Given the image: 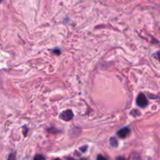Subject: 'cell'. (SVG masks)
I'll use <instances>...</instances> for the list:
<instances>
[{
	"instance_id": "3",
	"label": "cell",
	"mask_w": 160,
	"mask_h": 160,
	"mask_svg": "<svg viewBox=\"0 0 160 160\" xmlns=\"http://www.w3.org/2000/svg\"><path fill=\"white\" fill-rule=\"evenodd\" d=\"M130 132H131V130L128 127H124L119 131L117 134L120 138H126L130 134Z\"/></svg>"
},
{
	"instance_id": "7",
	"label": "cell",
	"mask_w": 160,
	"mask_h": 160,
	"mask_svg": "<svg viewBox=\"0 0 160 160\" xmlns=\"http://www.w3.org/2000/svg\"><path fill=\"white\" fill-rule=\"evenodd\" d=\"M7 160H16V155H15L14 153H11V154L9 155V157H8Z\"/></svg>"
},
{
	"instance_id": "8",
	"label": "cell",
	"mask_w": 160,
	"mask_h": 160,
	"mask_svg": "<svg viewBox=\"0 0 160 160\" xmlns=\"http://www.w3.org/2000/svg\"><path fill=\"white\" fill-rule=\"evenodd\" d=\"M96 160H108V159L106 158H105L104 156H102V155H98V157H97Z\"/></svg>"
},
{
	"instance_id": "2",
	"label": "cell",
	"mask_w": 160,
	"mask_h": 160,
	"mask_svg": "<svg viewBox=\"0 0 160 160\" xmlns=\"http://www.w3.org/2000/svg\"><path fill=\"white\" fill-rule=\"evenodd\" d=\"M73 113L72 112L71 110H66L64 111L62 114L60 115V118L62 119L64 121H70L73 119Z\"/></svg>"
},
{
	"instance_id": "9",
	"label": "cell",
	"mask_w": 160,
	"mask_h": 160,
	"mask_svg": "<svg viewBox=\"0 0 160 160\" xmlns=\"http://www.w3.org/2000/svg\"><path fill=\"white\" fill-rule=\"evenodd\" d=\"M156 57H157V59H158L160 62V51L157 52L156 53Z\"/></svg>"
},
{
	"instance_id": "1",
	"label": "cell",
	"mask_w": 160,
	"mask_h": 160,
	"mask_svg": "<svg viewBox=\"0 0 160 160\" xmlns=\"http://www.w3.org/2000/svg\"><path fill=\"white\" fill-rule=\"evenodd\" d=\"M148 104L147 98L144 94H140L137 98V105L141 108H145Z\"/></svg>"
},
{
	"instance_id": "5",
	"label": "cell",
	"mask_w": 160,
	"mask_h": 160,
	"mask_svg": "<svg viewBox=\"0 0 160 160\" xmlns=\"http://www.w3.org/2000/svg\"><path fill=\"white\" fill-rule=\"evenodd\" d=\"M130 160H141V159L140 156H139L137 153H133V154L131 155V159Z\"/></svg>"
},
{
	"instance_id": "6",
	"label": "cell",
	"mask_w": 160,
	"mask_h": 160,
	"mask_svg": "<svg viewBox=\"0 0 160 160\" xmlns=\"http://www.w3.org/2000/svg\"><path fill=\"white\" fill-rule=\"evenodd\" d=\"M34 160H46V158L42 155H37L34 158Z\"/></svg>"
},
{
	"instance_id": "11",
	"label": "cell",
	"mask_w": 160,
	"mask_h": 160,
	"mask_svg": "<svg viewBox=\"0 0 160 160\" xmlns=\"http://www.w3.org/2000/svg\"><path fill=\"white\" fill-rule=\"evenodd\" d=\"M66 160H75V159H73V158H66Z\"/></svg>"
},
{
	"instance_id": "13",
	"label": "cell",
	"mask_w": 160,
	"mask_h": 160,
	"mask_svg": "<svg viewBox=\"0 0 160 160\" xmlns=\"http://www.w3.org/2000/svg\"><path fill=\"white\" fill-rule=\"evenodd\" d=\"M54 160H60V158H56V159H54Z\"/></svg>"
},
{
	"instance_id": "14",
	"label": "cell",
	"mask_w": 160,
	"mask_h": 160,
	"mask_svg": "<svg viewBox=\"0 0 160 160\" xmlns=\"http://www.w3.org/2000/svg\"><path fill=\"white\" fill-rule=\"evenodd\" d=\"M2 0H0V2H2Z\"/></svg>"
},
{
	"instance_id": "12",
	"label": "cell",
	"mask_w": 160,
	"mask_h": 160,
	"mask_svg": "<svg viewBox=\"0 0 160 160\" xmlns=\"http://www.w3.org/2000/svg\"><path fill=\"white\" fill-rule=\"evenodd\" d=\"M80 160H87V158H80Z\"/></svg>"
},
{
	"instance_id": "10",
	"label": "cell",
	"mask_w": 160,
	"mask_h": 160,
	"mask_svg": "<svg viewBox=\"0 0 160 160\" xmlns=\"http://www.w3.org/2000/svg\"><path fill=\"white\" fill-rule=\"evenodd\" d=\"M116 160H127L125 158H124V157H117V158H116Z\"/></svg>"
},
{
	"instance_id": "4",
	"label": "cell",
	"mask_w": 160,
	"mask_h": 160,
	"mask_svg": "<svg viewBox=\"0 0 160 160\" xmlns=\"http://www.w3.org/2000/svg\"><path fill=\"white\" fill-rule=\"evenodd\" d=\"M110 144L113 147H117V144H118V142H117V140L115 137H112L110 139Z\"/></svg>"
}]
</instances>
